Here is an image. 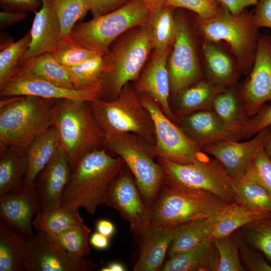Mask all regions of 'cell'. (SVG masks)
I'll list each match as a JSON object with an SVG mask.
<instances>
[{"mask_svg": "<svg viewBox=\"0 0 271 271\" xmlns=\"http://www.w3.org/2000/svg\"><path fill=\"white\" fill-rule=\"evenodd\" d=\"M57 100L33 95L1 97L0 149L25 156L33 141L54 125Z\"/></svg>", "mask_w": 271, "mask_h": 271, "instance_id": "obj_1", "label": "cell"}, {"mask_svg": "<svg viewBox=\"0 0 271 271\" xmlns=\"http://www.w3.org/2000/svg\"><path fill=\"white\" fill-rule=\"evenodd\" d=\"M108 152L104 147L97 149L81 159L62 194L61 206L83 207L94 214L99 206L104 205L110 183L126 166L121 158Z\"/></svg>", "mask_w": 271, "mask_h": 271, "instance_id": "obj_2", "label": "cell"}, {"mask_svg": "<svg viewBox=\"0 0 271 271\" xmlns=\"http://www.w3.org/2000/svg\"><path fill=\"white\" fill-rule=\"evenodd\" d=\"M227 204L212 193L185 187L164 177L150 206V224L173 227L188 221L208 218Z\"/></svg>", "mask_w": 271, "mask_h": 271, "instance_id": "obj_3", "label": "cell"}, {"mask_svg": "<svg viewBox=\"0 0 271 271\" xmlns=\"http://www.w3.org/2000/svg\"><path fill=\"white\" fill-rule=\"evenodd\" d=\"M54 126L59 147L71 162L72 171L88 153L104 147L105 134L94 116L91 102L57 100Z\"/></svg>", "mask_w": 271, "mask_h": 271, "instance_id": "obj_4", "label": "cell"}, {"mask_svg": "<svg viewBox=\"0 0 271 271\" xmlns=\"http://www.w3.org/2000/svg\"><path fill=\"white\" fill-rule=\"evenodd\" d=\"M95 119L105 135L132 133L155 144L152 118L142 105L138 92L126 84L112 100L98 98L91 102Z\"/></svg>", "mask_w": 271, "mask_h": 271, "instance_id": "obj_5", "label": "cell"}, {"mask_svg": "<svg viewBox=\"0 0 271 271\" xmlns=\"http://www.w3.org/2000/svg\"><path fill=\"white\" fill-rule=\"evenodd\" d=\"M104 145L123 160L144 201L150 207L165 177L162 167L155 161L157 157L154 146L132 133L105 135Z\"/></svg>", "mask_w": 271, "mask_h": 271, "instance_id": "obj_6", "label": "cell"}, {"mask_svg": "<svg viewBox=\"0 0 271 271\" xmlns=\"http://www.w3.org/2000/svg\"><path fill=\"white\" fill-rule=\"evenodd\" d=\"M154 44L147 25L138 27L108 52V66L104 77L103 97L112 100L126 84L137 80Z\"/></svg>", "mask_w": 271, "mask_h": 271, "instance_id": "obj_7", "label": "cell"}, {"mask_svg": "<svg viewBox=\"0 0 271 271\" xmlns=\"http://www.w3.org/2000/svg\"><path fill=\"white\" fill-rule=\"evenodd\" d=\"M150 13L142 0H130L114 11L75 26L70 37L85 48L107 53L120 35L146 25Z\"/></svg>", "mask_w": 271, "mask_h": 271, "instance_id": "obj_8", "label": "cell"}, {"mask_svg": "<svg viewBox=\"0 0 271 271\" xmlns=\"http://www.w3.org/2000/svg\"><path fill=\"white\" fill-rule=\"evenodd\" d=\"M139 95L142 105L149 113L153 122L154 147L157 158L185 165L210 158L182 128L167 116L155 101L146 94Z\"/></svg>", "mask_w": 271, "mask_h": 271, "instance_id": "obj_9", "label": "cell"}, {"mask_svg": "<svg viewBox=\"0 0 271 271\" xmlns=\"http://www.w3.org/2000/svg\"><path fill=\"white\" fill-rule=\"evenodd\" d=\"M165 177L179 185L212 193L225 202H234L232 179L216 159L179 164L157 158Z\"/></svg>", "mask_w": 271, "mask_h": 271, "instance_id": "obj_10", "label": "cell"}, {"mask_svg": "<svg viewBox=\"0 0 271 271\" xmlns=\"http://www.w3.org/2000/svg\"><path fill=\"white\" fill-rule=\"evenodd\" d=\"M198 26L201 33L211 42L224 41L231 47L240 61L248 55L254 58L258 39L252 16L233 15L223 7L213 17H199Z\"/></svg>", "mask_w": 271, "mask_h": 271, "instance_id": "obj_11", "label": "cell"}, {"mask_svg": "<svg viewBox=\"0 0 271 271\" xmlns=\"http://www.w3.org/2000/svg\"><path fill=\"white\" fill-rule=\"evenodd\" d=\"M104 205L117 210L129 223L131 232L137 236L150 224V207L144 201L126 166L110 183Z\"/></svg>", "mask_w": 271, "mask_h": 271, "instance_id": "obj_12", "label": "cell"}, {"mask_svg": "<svg viewBox=\"0 0 271 271\" xmlns=\"http://www.w3.org/2000/svg\"><path fill=\"white\" fill-rule=\"evenodd\" d=\"M102 83L83 89H69L56 85L19 68L2 86L0 96L33 95L55 99H70L93 101L102 98Z\"/></svg>", "mask_w": 271, "mask_h": 271, "instance_id": "obj_13", "label": "cell"}, {"mask_svg": "<svg viewBox=\"0 0 271 271\" xmlns=\"http://www.w3.org/2000/svg\"><path fill=\"white\" fill-rule=\"evenodd\" d=\"M98 268L90 259L71 256L46 232L38 231L31 238L28 271H90Z\"/></svg>", "mask_w": 271, "mask_h": 271, "instance_id": "obj_14", "label": "cell"}, {"mask_svg": "<svg viewBox=\"0 0 271 271\" xmlns=\"http://www.w3.org/2000/svg\"><path fill=\"white\" fill-rule=\"evenodd\" d=\"M176 21V38L168 69L170 90L178 95L197 81L199 69L194 43L187 25L182 19H177Z\"/></svg>", "mask_w": 271, "mask_h": 271, "instance_id": "obj_15", "label": "cell"}, {"mask_svg": "<svg viewBox=\"0 0 271 271\" xmlns=\"http://www.w3.org/2000/svg\"><path fill=\"white\" fill-rule=\"evenodd\" d=\"M253 65L243 91L244 112L254 116L271 100V38L258 39Z\"/></svg>", "mask_w": 271, "mask_h": 271, "instance_id": "obj_16", "label": "cell"}, {"mask_svg": "<svg viewBox=\"0 0 271 271\" xmlns=\"http://www.w3.org/2000/svg\"><path fill=\"white\" fill-rule=\"evenodd\" d=\"M42 212L35 186L22 187L0 196V218L9 225L31 238L34 217Z\"/></svg>", "mask_w": 271, "mask_h": 271, "instance_id": "obj_17", "label": "cell"}, {"mask_svg": "<svg viewBox=\"0 0 271 271\" xmlns=\"http://www.w3.org/2000/svg\"><path fill=\"white\" fill-rule=\"evenodd\" d=\"M265 132V128L250 140L221 141L206 145L202 150L218 160L232 179H237L248 171L256 153L263 146Z\"/></svg>", "mask_w": 271, "mask_h": 271, "instance_id": "obj_18", "label": "cell"}, {"mask_svg": "<svg viewBox=\"0 0 271 271\" xmlns=\"http://www.w3.org/2000/svg\"><path fill=\"white\" fill-rule=\"evenodd\" d=\"M72 172L70 159L59 147L37 176L34 185L39 193L42 212L61 206L62 194Z\"/></svg>", "mask_w": 271, "mask_h": 271, "instance_id": "obj_19", "label": "cell"}, {"mask_svg": "<svg viewBox=\"0 0 271 271\" xmlns=\"http://www.w3.org/2000/svg\"><path fill=\"white\" fill-rule=\"evenodd\" d=\"M168 55L154 52L147 67L139 77L136 89L139 93L146 94L155 101L167 116L177 124L180 120L173 112L169 101L171 90L167 66Z\"/></svg>", "mask_w": 271, "mask_h": 271, "instance_id": "obj_20", "label": "cell"}, {"mask_svg": "<svg viewBox=\"0 0 271 271\" xmlns=\"http://www.w3.org/2000/svg\"><path fill=\"white\" fill-rule=\"evenodd\" d=\"M35 12L29 47L21 63L41 54L52 53L61 39V25L51 0H42Z\"/></svg>", "mask_w": 271, "mask_h": 271, "instance_id": "obj_21", "label": "cell"}, {"mask_svg": "<svg viewBox=\"0 0 271 271\" xmlns=\"http://www.w3.org/2000/svg\"><path fill=\"white\" fill-rule=\"evenodd\" d=\"M175 233V226L168 227L150 224L139 236L141 241L139 253L132 270H161Z\"/></svg>", "mask_w": 271, "mask_h": 271, "instance_id": "obj_22", "label": "cell"}, {"mask_svg": "<svg viewBox=\"0 0 271 271\" xmlns=\"http://www.w3.org/2000/svg\"><path fill=\"white\" fill-rule=\"evenodd\" d=\"M182 129L199 147L242 137L230 130L213 110L205 109L182 116Z\"/></svg>", "mask_w": 271, "mask_h": 271, "instance_id": "obj_23", "label": "cell"}, {"mask_svg": "<svg viewBox=\"0 0 271 271\" xmlns=\"http://www.w3.org/2000/svg\"><path fill=\"white\" fill-rule=\"evenodd\" d=\"M31 238L0 221V271L27 270Z\"/></svg>", "mask_w": 271, "mask_h": 271, "instance_id": "obj_24", "label": "cell"}, {"mask_svg": "<svg viewBox=\"0 0 271 271\" xmlns=\"http://www.w3.org/2000/svg\"><path fill=\"white\" fill-rule=\"evenodd\" d=\"M218 254L213 239H208L184 252L169 257L162 271L216 270Z\"/></svg>", "mask_w": 271, "mask_h": 271, "instance_id": "obj_25", "label": "cell"}, {"mask_svg": "<svg viewBox=\"0 0 271 271\" xmlns=\"http://www.w3.org/2000/svg\"><path fill=\"white\" fill-rule=\"evenodd\" d=\"M269 212L248 209L235 202L208 217L212 238L229 236L238 228L260 219L268 218Z\"/></svg>", "mask_w": 271, "mask_h": 271, "instance_id": "obj_26", "label": "cell"}, {"mask_svg": "<svg viewBox=\"0 0 271 271\" xmlns=\"http://www.w3.org/2000/svg\"><path fill=\"white\" fill-rule=\"evenodd\" d=\"M58 147L57 134L54 125L33 141L25 156L28 169L23 180V187L34 185L37 176L52 158Z\"/></svg>", "mask_w": 271, "mask_h": 271, "instance_id": "obj_27", "label": "cell"}, {"mask_svg": "<svg viewBox=\"0 0 271 271\" xmlns=\"http://www.w3.org/2000/svg\"><path fill=\"white\" fill-rule=\"evenodd\" d=\"M234 202L254 211L271 212V193L248 171L240 177L232 179Z\"/></svg>", "mask_w": 271, "mask_h": 271, "instance_id": "obj_28", "label": "cell"}, {"mask_svg": "<svg viewBox=\"0 0 271 271\" xmlns=\"http://www.w3.org/2000/svg\"><path fill=\"white\" fill-rule=\"evenodd\" d=\"M173 8L165 5L150 13L147 24L151 32L156 53L169 54L175 43L177 21Z\"/></svg>", "mask_w": 271, "mask_h": 271, "instance_id": "obj_29", "label": "cell"}, {"mask_svg": "<svg viewBox=\"0 0 271 271\" xmlns=\"http://www.w3.org/2000/svg\"><path fill=\"white\" fill-rule=\"evenodd\" d=\"M212 107L225 125L242 138L247 137L249 121L242 104L231 91L220 92L214 98Z\"/></svg>", "mask_w": 271, "mask_h": 271, "instance_id": "obj_30", "label": "cell"}, {"mask_svg": "<svg viewBox=\"0 0 271 271\" xmlns=\"http://www.w3.org/2000/svg\"><path fill=\"white\" fill-rule=\"evenodd\" d=\"M176 233L168 249L169 257L212 238L208 218L188 221L175 226Z\"/></svg>", "mask_w": 271, "mask_h": 271, "instance_id": "obj_31", "label": "cell"}, {"mask_svg": "<svg viewBox=\"0 0 271 271\" xmlns=\"http://www.w3.org/2000/svg\"><path fill=\"white\" fill-rule=\"evenodd\" d=\"M27 169L25 156L12 149H0V196L22 188Z\"/></svg>", "mask_w": 271, "mask_h": 271, "instance_id": "obj_32", "label": "cell"}, {"mask_svg": "<svg viewBox=\"0 0 271 271\" xmlns=\"http://www.w3.org/2000/svg\"><path fill=\"white\" fill-rule=\"evenodd\" d=\"M108 66V52L100 53L77 65L64 67L74 88L83 89L102 83Z\"/></svg>", "mask_w": 271, "mask_h": 271, "instance_id": "obj_33", "label": "cell"}, {"mask_svg": "<svg viewBox=\"0 0 271 271\" xmlns=\"http://www.w3.org/2000/svg\"><path fill=\"white\" fill-rule=\"evenodd\" d=\"M19 68L59 86L75 89L65 68L52 53H44L23 62Z\"/></svg>", "mask_w": 271, "mask_h": 271, "instance_id": "obj_34", "label": "cell"}, {"mask_svg": "<svg viewBox=\"0 0 271 271\" xmlns=\"http://www.w3.org/2000/svg\"><path fill=\"white\" fill-rule=\"evenodd\" d=\"M83 222L79 209L60 206L37 214L33 220V225L38 231H43L55 237L69 228Z\"/></svg>", "mask_w": 271, "mask_h": 271, "instance_id": "obj_35", "label": "cell"}, {"mask_svg": "<svg viewBox=\"0 0 271 271\" xmlns=\"http://www.w3.org/2000/svg\"><path fill=\"white\" fill-rule=\"evenodd\" d=\"M219 93L211 84L204 81L192 85L178 95L175 115L183 116L197 111L209 109Z\"/></svg>", "mask_w": 271, "mask_h": 271, "instance_id": "obj_36", "label": "cell"}, {"mask_svg": "<svg viewBox=\"0 0 271 271\" xmlns=\"http://www.w3.org/2000/svg\"><path fill=\"white\" fill-rule=\"evenodd\" d=\"M31 39L29 31L16 42L1 43L0 86L10 79L20 67L23 56L29 49Z\"/></svg>", "mask_w": 271, "mask_h": 271, "instance_id": "obj_37", "label": "cell"}, {"mask_svg": "<svg viewBox=\"0 0 271 271\" xmlns=\"http://www.w3.org/2000/svg\"><path fill=\"white\" fill-rule=\"evenodd\" d=\"M61 25V38L70 36L75 24L89 11L90 0H51Z\"/></svg>", "mask_w": 271, "mask_h": 271, "instance_id": "obj_38", "label": "cell"}, {"mask_svg": "<svg viewBox=\"0 0 271 271\" xmlns=\"http://www.w3.org/2000/svg\"><path fill=\"white\" fill-rule=\"evenodd\" d=\"M90 232V229L83 222L52 237L71 256L85 258L91 254L88 242Z\"/></svg>", "mask_w": 271, "mask_h": 271, "instance_id": "obj_39", "label": "cell"}, {"mask_svg": "<svg viewBox=\"0 0 271 271\" xmlns=\"http://www.w3.org/2000/svg\"><path fill=\"white\" fill-rule=\"evenodd\" d=\"M100 53L79 45L69 36L61 39L52 54L64 67H72Z\"/></svg>", "mask_w": 271, "mask_h": 271, "instance_id": "obj_40", "label": "cell"}, {"mask_svg": "<svg viewBox=\"0 0 271 271\" xmlns=\"http://www.w3.org/2000/svg\"><path fill=\"white\" fill-rule=\"evenodd\" d=\"M204 54L211 76L219 83L231 80L233 74L232 62L223 51L211 44L203 47Z\"/></svg>", "mask_w": 271, "mask_h": 271, "instance_id": "obj_41", "label": "cell"}, {"mask_svg": "<svg viewBox=\"0 0 271 271\" xmlns=\"http://www.w3.org/2000/svg\"><path fill=\"white\" fill-rule=\"evenodd\" d=\"M218 254L217 271H243L238 248L229 236L213 238Z\"/></svg>", "mask_w": 271, "mask_h": 271, "instance_id": "obj_42", "label": "cell"}, {"mask_svg": "<svg viewBox=\"0 0 271 271\" xmlns=\"http://www.w3.org/2000/svg\"><path fill=\"white\" fill-rule=\"evenodd\" d=\"M267 219L250 223L248 237L250 243L271 261V222Z\"/></svg>", "mask_w": 271, "mask_h": 271, "instance_id": "obj_43", "label": "cell"}, {"mask_svg": "<svg viewBox=\"0 0 271 271\" xmlns=\"http://www.w3.org/2000/svg\"><path fill=\"white\" fill-rule=\"evenodd\" d=\"M249 170L257 181L271 193V159L263 146L256 153Z\"/></svg>", "mask_w": 271, "mask_h": 271, "instance_id": "obj_44", "label": "cell"}, {"mask_svg": "<svg viewBox=\"0 0 271 271\" xmlns=\"http://www.w3.org/2000/svg\"><path fill=\"white\" fill-rule=\"evenodd\" d=\"M165 5L190 10L204 19L214 17L220 10L214 0H168Z\"/></svg>", "mask_w": 271, "mask_h": 271, "instance_id": "obj_45", "label": "cell"}, {"mask_svg": "<svg viewBox=\"0 0 271 271\" xmlns=\"http://www.w3.org/2000/svg\"><path fill=\"white\" fill-rule=\"evenodd\" d=\"M42 4V0H0L3 11L17 13H35Z\"/></svg>", "mask_w": 271, "mask_h": 271, "instance_id": "obj_46", "label": "cell"}, {"mask_svg": "<svg viewBox=\"0 0 271 271\" xmlns=\"http://www.w3.org/2000/svg\"><path fill=\"white\" fill-rule=\"evenodd\" d=\"M130 0H90L89 11L93 17L104 15L114 11Z\"/></svg>", "mask_w": 271, "mask_h": 271, "instance_id": "obj_47", "label": "cell"}, {"mask_svg": "<svg viewBox=\"0 0 271 271\" xmlns=\"http://www.w3.org/2000/svg\"><path fill=\"white\" fill-rule=\"evenodd\" d=\"M252 18L256 28L271 29V0H259Z\"/></svg>", "mask_w": 271, "mask_h": 271, "instance_id": "obj_48", "label": "cell"}, {"mask_svg": "<svg viewBox=\"0 0 271 271\" xmlns=\"http://www.w3.org/2000/svg\"><path fill=\"white\" fill-rule=\"evenodd\" d=\"M271 125V105L263 108L250 119L248 136L257 134Z\"/></svg>", "mask_w": 271, "mask_h": 271, "instance_id": "obj_49", "label": "cell"}, {"mask_svg": "<svg viewBox=\"0 0 271 271\" xmlns=\"http://www.w3.org/2000/svg\"><path fill=\"white\" fill-rule=\"evenodd\" d=\"M221 4L233 15L241 14L243 10L249 6L256 5L259 0H214Z\"/></svg>", "mask_w": 271, "mask_h": 271, "instance_id": "obj_50", "label": "cell"}, {"mask_svg": "<svg viewBox=\"0 0 271 271\" xmlns=\"http://www.w3.org/2000/svg\"><path fill=\"white\" fill-rule=\"evenodd\" d=\"M246 266L252 271H271V266L261 257L250 252H243Z\"/></svg>", "mask_w": 271, "mask_h": 271, "instance_id": "obj_51", "label": "cell"}, {"mask_svg": "<svg viewBox=\"0 0 271 271\" xmlns=\"http://www.w3.org/2000/svg\"><path fill=\"white\" fill-rule=\"evenodd\" d=\"M27 13H17L2 11L0 12V29H6L27 18Z\"/></svg>", "mask_w": 271, "mask_h": 271, "instance_id": "obj_52", "label": "cell"}, {"mask_svg": "<svg viewBox=\"0 0 271 271\" xmlns=\"http://www.w3.org/2000/svg\"><path fill=\"white\" fill-rule=\"evenodd\" d=\"M90 245L98 250H104L109 245V238L96 231L89 238Z\"/></svg>", "mask_w": 271, "mask_h": 271, "instance_id": "obj_53", "label": "cell"}, {"mask_svg": "<svg viewBox=\"0 0 271 271\" xmlns=\"http://www.w3.org/2000/svg\"><path fill=\"white\" fill-rule=\"evenodd\" d=\"M97 232L110 238L114 233L115 228L113 223L107 219L98 220L96 224Z\"/></svg>", "mask_w": 271, "mask_h": 271, "instance_id": "obj_54", "label": "cell"}, {"mask_svg": "<svg viewBox=\"0 0 271 271\" xmlns=\"http://www.w3.org/2000/svg\"><path fill=\"white\" fill-rule=\"evenodd\" d=\"M150 12L165 6L168 0H142Z\"/></svg>", "mask_w": 271, "mask_h": 271, "instance_id": "obj_55", "label": "cell"}, {"mask_svg": "<svg viewBox=\"0 0 271 271\" xmlns=\"http://www.w3.org/2000/svg\"><path fill=\"white\" fill-rule=\"evenodd\" d=\"M266 132L263 144V148L271 159V125L265 128Z\"/></svg>", "mask_w": 271, "mask_h": 271, "instance_id": "obj_56", "label": "cell"}, {"mask_svg": "<svg viewBox=\"0 0 271 271\" xmlns=\"http://www.w3.org/2000/svg\"><path fill=\"white\" fill-rule=\"evenodd\" d=\"M126 270L124 265L117 261L110 262L100 269V271H125Z\"/></svg>", "mask_w": 271, "mask_h": 271, "instance_id": "obj_57", "label": "cell"}]
</instances>
